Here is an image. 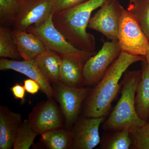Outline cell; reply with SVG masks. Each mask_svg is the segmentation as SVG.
Here are the masks:
<instances>
[{
  "label": "cell",
  "instance_id": "6da1fadb",
  "mask_svg": "<svg viewBox=\"0 0 149 149\" xmlns=\"http://www.w3.org/2000/svg\"><path fill=\"white\" fill-rule=\"evenodd\" d=\"M146 61L145 56L122 52L109 68L101 80L90 91L85 99L84 113L86 117H104L120 90V79L131 65Z\"/></svg>",
  "mask_w": 149,
  "mask_h": 149
},
{
  "label": "cell",
  "instance_id": "7a4b0ae2",
  "mask_svg": "<svg viewBox=\"0 0 149 149\" xmlns=\"http://www.w3.org/2000/svg\"><path fill=\"white\" fill-rule=\"evenodd\" d=\"M109 0H87L53 15L55 26L76 48L95 52V38L87 32L92 13Z\"/></svg>",
  "mask_w": 149,
  "mask_h": 149
},
{
  "label": "cell",
  "instance_id": "3957f363",
  "mask_svg": "<svg viewBox=\"0 0 149 149\" xmlns=\"http://www.w3.org/2000/svg\"><path fill=\"white\" fill-rule=\"evenodd\" d=\"M141 74L142 70L128 71L125 73L121 83V96L104 123V130L112 132L126 130L130 132L146 122L139 117L135 105L136 88Z\"/></svg>",
  "mask_w": 149,
  "mask_h": 149
},
{
  "label": "cell",
  "instance_id": "277c9868",
  "mask_svg": "<svg viewBox=\"0 0 149 149\" xmlns=\"http://www.w3.org/2000/svg\"><path fill=\"white\" fill-rule=\"evenodd\" d=\"M53 15L42 24L32 26L26 30L38 37L46 49L61 56H70L85 63L96 52L82 50L68 41L66 37L55 26Z\"/></svg>",
  "mask_w": 149,
  "mask_h": 149
},
{
  "label": "cell",
  "instance_id": "5b68a950",
  "mask_svg": "<svg viewBox=\"0 0 149 149\" xmlns=\"http://www.w3.org/2000/svg\"><path fill=\"white\" fill-rule=\"evenodd\" d=\"M118 41L123 52L133 55H146L149 40L135 17L124 8L119 23Z\"/></svg>",
  "mask_w": 149,
  "mask_h": 149
},
{
  "label": "cell",
  "instance_id": "8992f818",
  "mask_svg": "<svg viewBox=\"0 0 149 149\" xmlns=\"http://www.w3.org/2000/svg\"><path fill=\"white\" fill-rule=\"evenodd\" d=\"M122 52L118 40L104 42L98 52L91 57L84 63L83 68L84 85L90 87L98 83Z\"/></svg>",
  "mask_w": 149,
  "mask_h": 149
},
{
  "label": "cell",
  "instance_id": "52a82bcc",
  "mask_svg": "<svg viewBox=\"0 0 149 149\" xmlns=\"http://www.w3.org/2000/svg\"><path fill=\"white\" fill-rule=\"evenodd\" d=\"M54 84L53 97L59 104L67 129L70 130L77 120L82 104L91 89L71 87L61 82Z\"/></svg>",
  "mask_w": 149,
  "mask_h": 149
},
{
  "label": "cell",
  "instance_id": "ba28073f",
  "mask_svg": "<svg viewBox=\"0 0 149 149\" xmlns=\"http://www.w3.org/2000/svg\"><path fill=\"white\" fill-rule=\"evenodd\" d=\"M123 8L118 0H109L91 17L88 28L102 33L110 40H118V28Z\"/></svg>",
  "mask_w": 149,
  "mask_h": 149
},
{
  "label": "cell",
  "instance_id": "9c48e42d",
  "mask_svg": "<svg viewBox=\"0 0 149 149\" xmlns=\"http://www.w3.org/2000/svg\"><path fill=\"white\" fill-rule=\"evenodd\" d=\"M60 109L52 97L48 98L33 108L28 118L29 124L38 135L63 127L64 118Z\"/></svg>",
  "mask_w": 149,
  "mask_h": 149
},
{
  "label": "cell",
  "instance_id": "30bf717a",
  "mask_svg": "<svg viewBox=\"0 0 149 149\" xmlns=\"http://www.w3.org/2000/svg\"><path fill=\"white\" fill-rule=\"evenodd\" d=\"M52 14L53 0H22L14 27L15 29L26 30L32 26L42 24Z\"/></svg>",
  "mask_w": 149,
  "mask_h": 149
},
{
  "label": "cell",
  "instance_id": "8fae6325",
  "mask_svg": "<svg viewBox=\"0 0 149 149\" xmlns=\"http://www.w3.org/2000/svg\"><path fill=\"white\" fill-rule=\"evenodd\" d=\"M104 117L85 116L78 120L74 129L72 149H93L100 143L99 129Z\"/></svg>",
  "mask_w": 149,
  "mask_h": 149
},
{
  "label": "cell",
  "instance_id": "7c38bea8",
  "mask_svg": "<svg viewBox=\"0 0 149 149\" xmlns=\"http://www.w3.org/2000/svg\"><path fill=\"white\" fill-rule=\"evenodd\" d=\"M13 70L26 75L40 84L42 92L48 98L53 97V88L43 76L37 66L35 60H16L6 58L0 59V70Z\"/></svg>",
  "mask_w": 149,
  "mask_h": 149
},
{
  "label": "cell",
  "instance_id": "4fadbf2b",
  "mask_svg": "<svg viewBox=\"0 0 149 149\" xmlns=\"http://www.w3.org/2000/svg\"><path fill=\"white\" fill-rule=\"evenodd\" d=\"M21 115L3 106L0 107V149L13 148L17 134L22 124Z\"/></svg>",
  "mask_w": 149,
  "mask_h": 149
},
{
  "label": "cell",
  "instance_id": "5bb4252c",
  "mask_svg": "<svg viewBox=\"0 0 149 149\" xmlns=\"http://www.w3.org/2000/svg\"><path fill=\"white\" fill-rule=\"evenodd\" d=\"M11 35L23 60H35L46 50L39 38L27 30L15 29Z\"/></svg>",
  "mask_w": 149,
  "mask_h": 149
},
{
  "label": "cell",
  "instance_id": "9a60e30c",
  "mask_svg": "<svg viewBox=\"0 0 149 149\" xmlns=\"http://www.w3.org/2000/svg\"><path fill=\"white\" fill-rule=\"evenodd\" d=\"M35 60L40 72L49 82L55 84L60 82L62 61L60 55L46 49Z\"/></svg>",
  "mask_w": 149,
  "mask_h": 149
},
{
  "label": "cell",
  "instance_id": "2e32d148",
  "mask_svg": "<svg viewBox=\"0 0 149 149\" xmlns=\"http://www.w3.org/2000/svg\"><path fill=\"white\" fill-rule=\"evenodd\" d=\"M61 56L60 82L71 87H81L84 85L83 68L85 63L70 56Z\"/></svg>",
  "mask_w": 149,
  "mask_h": 149
},
{
  "label": "cell",
  "instance_id": "e0dca14e",
  "mask_svg": "<svg viewBox=\"0 0 149 149\" xmlns=\"http://www.w3.org/2000/svg\"><path fill=\"white\" fill-rule=\"evenodd\" d=\"M142 62V74L136 88L135 105L139 117L147 122L149 118V65L146 61Z\"/></svg>",
  "mask_w": 149,
  "mask_h": 149
},
{
  "label": "cell",
  "instance_id": "ac0fdd59",
  "mask_svg": "<svg viewBox=\"0 0 149 149\" xmlns=\"http://www.w3.org/2000/svg\"><path fill=\"white\" fill-rule=\"evenodd\" d=\"M41 136V141L47 149L72 148L74 134L71 130L61 127L47 131Z\"/></svg>",
  "mask_w": 149,
  "mask_h": 149
},
{
  "label": "cell",
  "instance_id": "d6986e66",
  "mask_svg": "<svg viewBox=\"0 0 149 149\" xmlns=\"http://www.w3.org/2000/svg\"><path fill=\"white\" fill-rule=\"evenodd\" d=\"M127 10L136 19L149 40V0H129Z\"/></svg>",
  "mask_w": 149,
  "mask_h": 149
},
{
  "label": "cell",
  "instance_id": "ffe728a7",
  "mask_svg": "<svg viewBox=\"0 0 149 149\" xmlns=\"http://www.w3.org/2000/svg\"><path fill=\"white\" fill-rule=\"evenodd\" d=\"M0 57L1 58L22 60L11 35V30L7 27H0Z\"/></svg>",
  "mask_w": 149,
  "mask_h": 149
},
{
  "label": "cell",
  "instance_id": "44dd1931",
  "mask_svg": "<svg viewBox=\"0 0 149 149\" xmlns=\"http://www.w3.org/2000/svg\"><path fill=\"white\" fill-rule=\"evenodd\" d=\"M22 0H0V23L7 27L14 24L21 9Z\"/></svg>",
  "mask_w": 149,
  "mask_h": 149
},
{
  "label": "cell",
  "instance_id": "7402d4cb",
  "mask_svg": "<svg viewBox=\"0 0 149 149\" xmlns=\"http://www.w3.org/2000/svg\"><path fill=\"white\" fill-rule=\"evenodd\" d=\"M103 141L101 148L105 149H128L132 144L130 132L128 130L113 131Z\"/></svg>",
  "mask_w": 149,
  "mask_h": 149
},
{
  "label": "cell",
  "instance_id": "603a6c76",
  "mask_svg": "<svg viewBox=\"0 0 149 149\" xmlns=\"http://www.w3.org/2000/svg\"><path fill=\"white\" fill-rule=\"evenodd\" d=\"M37 135L29 124L28 119L24 120L17 134L13 149L30 148Z\"/></svg>",
  "mask_w": 149,
  "mask_h": 149
},
{
  "label": "cell",
  "instance_id": "cb8c5ba5",
  "mask_svg": "<svg viewBox=\"0 0 149 149\" xmlns=\"http://www.w3.org/2000/svg\"><path fill=\"white\" fill-rule=\"evenodd\" d=\"M132 144L136 149H149V122L130 132Z\"/></svg>",
  "mask_w": 149,
  "mask_h": 149
},
{
  "label": "cell",
  "instance_id": "d4e9b609",
  "mask_svg": "<svg viewBox=\"0 0 149 149\" xmlns=\"http://www.w3.org/2000/svg\"><path fill=\"white\" fill-rule=\"evenodd\" d=\"M87 0H53V14L65 9L72 7Z\"/></svg>",
  "mask_w": 149,
  "mask_h": 149
},
{
  "label": "cell",
  "instance_id": "484cf974",
  "mask_svg": "<svg viewBox=\"0 0 149 149\" xmlns=\"http://www.w3.org/2000/svg\"><path fill=\"white\" fill-rule=\"evenodd\" d=\"M23 86L26 92L32 95H35L41 89L40 84L30 78L24 80Z\"/></svg>",
  "mask_w": 149,
  "mask_h": 149
},
{
  "label": "cell",
  "instance_id": "4316f807",
  "mask_svg": "<svg viewBox=\"0 0 149 149\" xmlns=\"http://www.w3.org/2000/svg\"><path fill=\"white\" fill-rule=\"evenodd\" d=\"M10 90L15 99L21 100L22 103L24 102L26 91L23 85L19 83H16L11 88Z\"/></svg>",
  "mask_w": 149,
  "mask_h": 149
},
{
  "label": "cell",
  "instance_id": "83f0119b",
  "mask_svg": "<svg viewBox=\"0 0 149 149\" xmlns=\"http://www.w3.org/2000/svg\"><path fill=\"white\" fill-rule=\"evenodd\" d=\"M145 58H146V61L147 63L149 65V44L148 47V49H147L146 53V55L145 56Z\"/></svg>",
  "mask_w": 149,
  "mask_h": 149
},
{
  "label": "cell",
  "instance_id": "f1b7e54d",
  "mask_svg": "<svg viewBox=\"0 0 149 149\" xmlns=\"http://www.w3.org/2000/svg\"><path fill=\"white\" fill-rule=\"evenodd\" d=\"M148 122H149V118H148Z\"/></svg>",
  "mask_w": 149,
  "mask_h": 149
}]
</instances>
